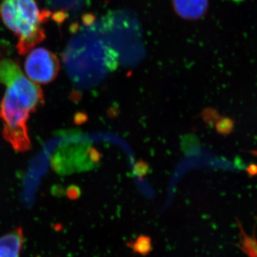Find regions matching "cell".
<instances>
[{
    "label": "cell",
    "instance_id": "6da1fadb",
    "mask_svg": "<svg viewBox=\"0 0 257 257\" xmlns=\"http://www.w3.org/2000/svg\"><path fill=\"white\" fill-rule=\"evenodd\" d=\"M0 82L6 87L0 105L3 137L17 151H28L31 147L28 121L30 114L43 104L42 89L13 59L0 60Z\"/></svg>",
    "mask_w": 257,
    "mask_h": 257
},
{
    "label": "cell",
    "instance_id": "7a4b0ae2",
    "mask_svg": "<svg viewBox=\"0 0 257 257\" xmlns=\"http://www.w3.org/2000/svg\"><path fill=\"white\" fill-rule=\"evenodd\" d=\"M0 15L18 38V53L25 55L45 40L43 25L52 13L40 9L36 0H2Z\"/></svg>",
    "mask_w": 257,
    "mask_h": 257
},
{
    "label": "cell",
    "instance_id": "3957f363",
    "mask_svg": "<svg viewBox=\"0 0 257 257\" xmlns=\"http://www.w3.org/2000/svg\"><path fill=\"white\" fill-rule=\"evenodd\" d=\"M25 62L27 77L37 84H48L55 80L60 69L57 56L47 50L38 47L30 51Z\"/></svg>",
    "mask_w": 257,
    "mask_h": 257
},
{
    "label": "cell",
    "instance_id": "277c9868",
    "mask_svg": "<svg viewBox=\"0 0 257 257\" xmlns=\"http://www.w3.org/2000/svg\"><path fill=\"white\" fill-rule=\"evenodd\" d=\"M175 13L187 20L200 19L207 13L209 0H172Z\"/></svg>",
    "mask_w": 257,
    "mask_h": 257
},
{
    "label": "cell",
    "instance_id": "5b68a950",
    "mask_svg": "<svg viewBox=\"0 0 257 257\" xmlns=\"http://www.w3.org/2000/svg\"><path fill=\"white\" fill-rule=\"evenodd\" d=\"M22 229L13 230L0 237V257H20L23 246Z\"/></svg>",
    "mask_w": 257,
    "mask_h": 257
},
{
    "label": "cell",
    "instance_id": "8992f818",
    "mask_svg": "<svg viewBox=\"0 0 257 257\" xmlns=\"http://www.w3.org/2000/svg\"><path fill=\"white\" fill-rule=\"evenodd\" d=\"M237 221L238 236L239 241L234 243V246L239 248L247 257H257V238L256 228H253L252 234L249 235L243 229L242 224L239 219Z\"/></svg>",
    "mask_w": 257,
    "mask_h": 257
},
{
    "label": "cell",
    "instance_id": "52a82bcc",
    "mask_svg": "<svg viewBox=\"0 0 257 257\" xmlns=\"http://www.w3.org/2000/svg\"><path fill=\"white\" fill-rule=\"evenodd\" d=\"M127 245L132 251L141 256H147L153 249L152 239L147 235H140L135 240L128 242Z\"/></svg>",
    "mask_w": 257,
    "mask_h": 257
},
{
    "label": "cell",
    "instance_id": "ba28073f",
    "mask_svg": "<svg viewBox=\"0 0 257 257\" xmlns=\"http://www.w3.org/2000/svg\"><path fill=\"white\" fill-rule=\"evenodd\" d=\"M235 121L229 116H223L216 123V132L221 135H229L234 132Z\"/></svg>",
    "mask_w": 257,
    "mask_h": 257
},
{
    "label": "cell",
    "instance_id": "9c48e42d",
    "mask_svg": "<svg viewBox=\"0 0 257 257\" xmlns=\"http://www.w3.org/2000/svg\"><path fill=\"white\" fill-rule=\"evenodd\" d=\"M202 116L203 119L207 124L209 125H215L216 123L219 121L221 116L219 114V111L214 108H207L202 111Z\"/></svg>",
    "mask_w": 257,
    "mask_h": 257
},
{
    "label": "cell",
    "instance_id": "30bf717a",
    "mask_svg": "<svg viewBox=\"0 0 257 257\" xmlns=\"http://www.w3.org/2000/svg\"><path fill=\"white\" fill-rule=\"evenodd\" d=\"M54 9H69L73 7L76 0H45Z\"/></svg>",
    "mask_w": 257,
    "mask_h": 257
},
{
    "label": "cell",
    "instance_id": "8fae6325",
    "mask_svg": "<svg viewBox=\"0 0 257 257\" xmlns=\"http://www.w3.org/2000/svg\"><path fill=\"white\" fill-rule=\"evenodd\" d=\"M149 167L144 162H139L135 167V173L138 176H144L147 175L148 172Z\"/></svg>",
    "mask_w": 257,
    "mask_h": 257
},
{
    "label": "cell",
    "instance_id": "7c38bea8",
    "mask_svg": "<svg viewBox=\"0 0 257 257\" xmlns=\"http://www.w3.org/2000/svg\"><path fill=\"white\" fill-rule=\"evenodd\" d=\"M246 174L248 177L250 178H253V177L257 176V165L255 163H251L247 165V167L245 168Z\"/></svg>",
    "mask_w": 257,
    "mask_h": 257
},
{
    "label": "cell",
    "instance_id": "4fadbf2b",
    "mask_svg": "<svg viewBox=\"0 0 257 257\" xmlns=\"http://www.w3.org/2000/svg\"><path fill=\"white\" fill-rule=\"evenodd\" d=\"M235 162H236V167H239V169H241H241L244 168V165H243L242 162H241L240 159L236 158Z\"/></svg>",
    "mask_w": 257,
    "mask_h": 257
},
{
    "label": "cell",
    "instance_id": "5bb4252c",
    "mask_svg": "<svg viewBox=\"0 0 257 257\" xmlns=\"http://www.w3.org/2000/svg\"><path fill=\"white\" fill-rule=\"evenodd\" d=\"M245 153L249 154V155H252L253 157H257V150H251V151H243Z\"/></svg>",
    "mask_w": 257,
    "mask_h": 257
}]
</instances>
